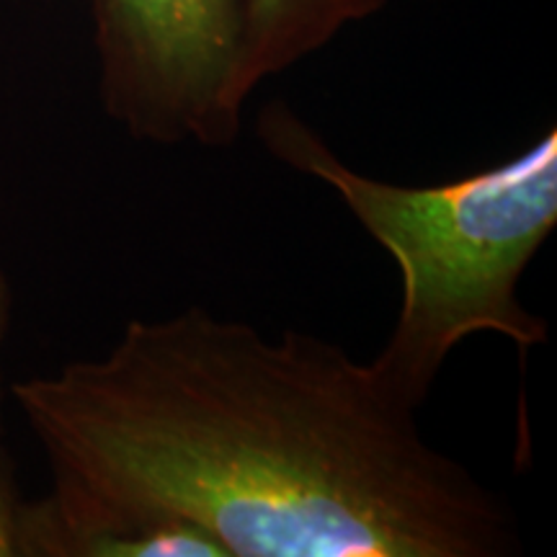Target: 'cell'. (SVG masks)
<instances>
[{"mask_svg":"<svg viewBox=\"0 0 557 557\" xmlns=\"http://www.w3.org/2000/svg\"><path fill=\"white\" fill-rule=\"evenodd\" d=\"M5 308H9V297H5L3 284H0V338L5 329ZM16 498L11 496L9 485H5L3 465H0V555H11V517Z\"/></svg>","mask_w":557,"mask_h":557,"instance_id":"5b68a950","label":"cell"},{"mask_svg":"<svg viewBox=\"0 0 557 557\" xmlns=\"http://www.w3.org/2000/svg\"><path fill=\"white\" fill-rule=\"evenodd\" d=\"M256 135L287 169L325 184L400 274V308L369 359L416 410L451 351L498 333L524 359L549 325L524 308L519 284L557 225V132L517 158L434 186L393 184L346 163L287 101L261 109Z\"/></svg>","mask_w":557,"mask_h":557,"instance_id":"7a4b0ae2","label":"cell"},{"mask_svg":"<svg viewBox=\"0 0 557 557\" xmlns=\"http://www.w3.org/2000/svg\"><path fill=\"white\" fill-rule=\"evenodd\" d=\"M389 0H250L248 83L287 73L329 47L346 26L380 13Z\"/></svg>","mask_w":557,"mask_h":557,"instance_id":"277c9868","label":"cell"},{"mask_svg":"<svg viewBox=\"0 0 557 557\" xmlns=\"http://www.w3.org/2000/svg\"><path fill=\"white\" fill-rule=\"evenodd\" d=\"M52 487L16 500L26 557H504L511 506L423 436L372 361L207 308L124 325L21 380Z\"/></svg>","mask_w":557,"mask_h":557,"instance_id":"6da1fadb","label":"cell"},{"mask_svg":"<svg viewBox=\"0 0 557 557\" xmlns=\"http://www.w3.org/2000/svg\"><path fill=\"white\" fill-rule=\"evenodd\" d=\"M99 96L137 143L227 148L240 137L250 0H90Z\"/></svg>","mask_w":557,"mask_h":557,"instance_id":"3957f363","label":"cell"}]
</instances>
